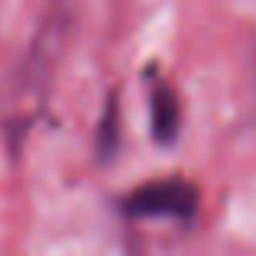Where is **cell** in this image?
<instances>
[{
	"label": "cell",
	"instance_id": "cell-1",
	"mask_svg": "<svg viewBox=\"0 0 256 256\" xmlns=\"http://www.w3.org/2000/svg\"><path fill=\"white\" fill-rule=\"evenodd\" d=\"M124 214L130 218H166V220H192L198 211V188L185 178L146 182L124 198Z\"/></svg>",
	"mask_w": 256,
	"mask_h": 256
},
{
	"label": "cell",
	"instance_id": "cell-2",
	"mask_svg": "<svg viewBox=\"0 0 256 256\" xmlns=\"http://www.w3.org/2000/svg\"><path fill=\"white\" fill-rule=\"evenodd\" d=\"M150 120H152V136L156 143H175L178 136V124H182V104L178 94L172 91V84L159 82L150 91Z\"/></svg>",
	"mask_w": 256,
	"mask_h": 256
},
{
	"label": "cell",
	"instance_id": "cell-3",
	"mask_svg": "<svg viewBox=\"0 0 256 256\" xmlns=\"http://www.w3.org/2000/svg\"><path fill=\"white\" fill-rule=\"evenodd\" d=\"M114 146H117V100H110V120L104 117V126H100V152L110 156Z\"/></svg>",
	"mask_w": 256,
	"mask_h": 256
}]
</instances>
